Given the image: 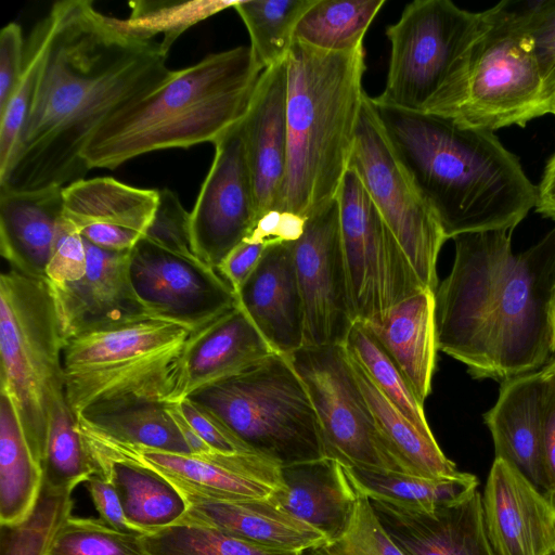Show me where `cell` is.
I'll return each mask as SVG.
<instances>
[{"instance_id":"obj_1","label":"cell","mask_w":555,"mask_h":555,"mask_svg":"<svg viewBox=\"0 0 555 555\" xmlns=\"http://www.w3.org/2000/svg\"><path fill=\"white\" fill-rule=\"evenodd\" d=\"M42 69L0 189L66 186L89 171L82 153L119 108L171 74L159 41L131 33L89 0L55 2L42 18Z\"/></svg>"},{"instance_id":"obj_2","label":"cell","mask_w":555,"mask_h":555,"mask_svg":"<svg viewBox=\"0 0 555 555\" xmlns=\"http://www.w3.org/2000/svg\"><path fill=\"white\" fill-rule=\"evenodd\" d=\"M512 233L454 236L451 271L435 291L438 350L473 378L502 383L541 371L555 353V227L518 254Z\"/></svg>"},{"instance_id":"obj_3","label":"cell","mask_w":555,"mask_h":555,"mask_svg":"<svg viewBox=\"0 0 555 555\" xmlns=\"http://www.w3.org/2000/svg\"><path fill=\"white\" fill-rule=\"evenodd\" d=\"M373 104L392 149L448 240L470 232L514 231L535 208L538 186L494 131Z\"/></svg>"},{"instance_id":"obj_4","label":"cell","mask_w":555,"mask_h":555,"mask_svg":"<svg viewBox=\"0 0 555 555\" xmlns=\"http://www.w3.org/2000/svg\"><path fill=\"white\" fill-rule=\"evenodd\" d=\"M263 72L246 46L172 70L95 131L82 153L88 169H115L154 151L214 144L245 117Z\"/></svg>"},{"instance_id":"obj_5","label":"cell","mask_w":555,"mask_h":555,"mask_svg":"<svg viewBox=\"0 0 555 555\" xmlns=\"http://www.w3.org/2000/svg\"><path fill=\"white\" fill-rule=\"evenodd\" d=\"M287 62V164L272 210L308 218L339 194L365 92V52L294 40Z\"/></svg>"},{"instance_id":"obj_6","label":"cell","mask_w":555,"mask_h":555,"mask_svg":"<svg viewBox=\"0 0 555 555\" xmlns=\"http://www.w3.org/2000/svg\"><path fill=\"white\" fill-rule=\"evenodd\" d=\"M487 14L449 0H415L386 30L390 57L377 104L454 119L462 106L475 47Z\"/></svg>"},{"instance_id":"obj_7","label":"cell","mask_w":555,"mask_h":555,"mask_svg":"<svg viewBox=\"0 0 555 555\" xmlns=\"http://www.w3.org/2000/svg\"><path fill=\"white\" fill-rule=\"evenodd\" d=\"M192 334L149 317L66 340L64 389L74 417L90 406L121 400L173 402Z\"/></svg>"},{"instance_id":"obj_8","label":"cell","mask_w":555,"mask_h":555,"mask_svg":"<svg viewBox=\"0 0 555 555\" xmlns=\"http://www.w3.org/2000/svg\"><path fill=\"white\" fill-rule=\"evenodd\" d=\"M62 334L48 280L0 276V377L30 452L42 464L54 400L65 393Z\"/></svg>"},{"instance_id":"obj_9","label":"cell","mask_w":555,"mask_h":555,"mask_svg":"<svg viewBox=\"0 0 555 555\" xmlns=\"http://www.w3.org/2000/svg\"><path fill=\"white\" fill-rule=\"evenodd\" d=\"M186 399L282 466L324 457L317 413L287 356L275 352Z\"/></svg>"},{"instance_id":"obj_10","label":"cell","mask_w":555,"mask_h":555,"mask_svg":"<svg viewBox=\"0 0 555 555\" xmlns=\"http://www.w3.org/2000/svg\"><path fill=\"white\" fill-rule=\"evenodd\" d=\"M485 11L487 28L475 47L466 95L454 119L491 131L524 127L545 115L544 79L532 37L507 0Z\"/></svg>"},{"instance_id":"obj_11","label":"cell","mask_w":555,"mask_h":555,"mask_svg":"<svg viewBox=\"0 0 555 555\" xmlns=\"http://www.w3.org/2000/svg\"><path fill=\"white\" fill-rule=\"evenodd\" d=\"M349 169L361 180L418 279L435 292L437 260L448 238L392 149L369 95L362 104Z\"/></svg>"},{"instance_id":"obj_12","label":"cell","mask_w":555,"mask_h":555,"mask_svg":"<svg viewBox=\"0 0 555 555\" xmlns=\"http://www.w3.org/2000/svg\"><path fill=\"white\" fill-rule=\"evenodd\" d=\"M287 358L317 413L324 457L346 468L403 474L378 430L344 346H302Z\"/></svg>"},{"instance_id":"obj_13","label":"cell","mask_w":555,"mask_h":555,"mask_svg":"<svg viewBox=\"0 0 555 555\" xmlns=\"http://www.w3.org/2000/svg\"><path fill=\"white\" fill-rule=\"evenodd\" d=\"M341 240L354 321L377 319L408 297L428 289L350 169L339 194Z\"/></svg>"},{"instance_id":"obj_14","label":"cell","mask_w":555,"mask_h":555,"mask_svg":"<svg viewBox=\"0 0 555 555\" xmlns=\"http://www.w3.org/2000/svg\"><path fill=\"white\" fill-rule=\"evenodd\" d=\"M129 275L150 317L179 324L192 333L237 305L236 293L217 270L143 236L130 250Z\"/></svg>"},{"instance_id":"obj_15","label":"cell","mask_w":555,"mask_h":555,"mask_svg":"<svg viewBox=\"0 0 555 555\" xmlns=\"http://www.w3.org/2000/svg\"><path fill=\"white\" fill-rule=\"evenodd\" d=\"M78 429L89 450L147 466L178 490L223 500H268L284 491L282 465L257 453L178 454L125 444Z\"/></svg>"},{"instance_id":"obj_16","label":"cell","mask_w":555,"mask_h":555,"mask_svg":"<svg viewBox=\"0 0 555 555\" xmlns=\"http://www.w3.org/2000/svg\"><path fill=\"white\" fill-rule=\"evenodd\" d=\"M305 311V345H343L353 322L338 196L306 218L292 242Z\"/></svg>"},{"instance_id":"obj_17","label":"cell","mask_w":555,"mask_h":555,"mask_svg":"<svg viewBox=\"0 0 555 555\" xmlns=\"http://www.w3.org/2000/svg\"><path fill=\"white\" fill-rule=\"evenodd\" d=\"M214 145L211 167L190 212V229L196 257L217 270L250 234L258 214L242 120Z\"/></svg>"},{"instance_id":"obj_18","label":"cell","mask_w":555,"mask_h":555,"mask_svg":"<svg viewBox=\"0 0 555 555\" xmlns=\"http://www.w3.org/2000/svg\"><path fill=\"white\" fill-rule=\"evenodd\" d=\"M83 243V278L63 287L50 285L65 341L150 317L131 284L130 251L102 249L85 238Z\"/></svg>"},{"instance_id":"obj_19","label":"cell","mask_w":555,"mask_h":555,"mask_svg":"<svg viewBox=\"0 0 555 555\" xmlns=\"http://www.w3.org/2000/svg\"><path fill=\"white\" fill-rule=\"evenodd\" d=\"M481 504L495 555H551L555 550V505L508 462L494 459Z\"/></svg>"},{"instance_id":"obj_20","label":"cell","mask_w":555,"mask_h":555,"mask_svg":"<svg viewBox=\"0 0 555 555\" xmlns=\"http://www.w3.org/2000/svg\"><path fill=\"white\" fill-rule=\"evenodd\" d=\"M158 202L159 190L111 177L82 178L63 188V217L89 243L130 251L151 224Z\"/></svg>"},{"instance_id":"obj_21","label":"cell","mask_w":555,"mask_h":555,"mask_svg":"<svg viewBox=\"0 0 555 555\" xmlns=\"http://www.w3.org/2000/svg\"><path fill=\"white\" fill-rule=\"evenodd\" d=\"M370 501L383 528L405 555H495L478 490L462 502L429 511Z\"/></svg>"},{"instance_id":"obj_22","label":"cell","mask_w":555,"mask_h":555,"mask_svg":"<svg viewBox=\"0 0 555 555\" xmlns=\"http://www.w3.org/2000/svg\"><path fill=\"white\" fill-rule=\"evenodd\" d=\"M236 296L275 352L288 356L305 345L304 302L292 242L268 246Z\"/></svg>"},{"instance_id":"obj_23","label":"cell","mask_w":555,"mask_h":555,"mask_svg":"<svg viewBox=\"0 0 555 555\" xmlns=\"http://www.w3.org/2000/svg\"><path fill=\"white\" fill-rule=\"evenodd\" d=\"M286 59L264 69L250 106L242 119L258 219L273 209L286 171Z\"/></svg>"},{"instance_id":"obj_24","label":"cell","mask_w":555,"mask_h":555,"mask_svg":"<svg viewBox=\"0 0 555 555\" xmlns=\"http://www.w3.org/2000/svg\"><path fill=\"white\" fill-rule=\"evenodd\" d=\"M275 353L237 305L190 337L181 358L175 401L235 375Z\"/></svg>"},{"instance_id":"obj_25","label":"cell","mask_w":555,"mask_h":555,"mask_svg":"<svg viewBox=\"0 0 555 555\" xmlns=\"http://www.w3.org/2000/svg\"><path fill=\"white\" fill-rule=\"evenodd\" d=\"M483 422L492 436L494 459L515 466L545 494L542 370L502 382Z\"/></svg>"},{"instance_id":"obj_26","label":"cell","mask_w":555,"mask_h":555,"mask_svg":"<svg viewBox=\"0 0 555 555\" xmlns=\"http://www.w3.org/2000/svg\"><path fill=\"white\" fill-rule=\"evenodd\" d=\"M179 491L188 502V511L180 521L217 528L281 551L304 553L328 541L321 531L294 517L272 499L223 500Z\"/></svg>"},{"instance_id":"obj_27","label":"cell","mask_w":555,"mask_h":555,"mask_svg":"<svg viewBox=\"0 0 555 555\" xmlns=\"http://www.w3.org/2000/svg\"><path fill=\"white\" fill-rule=\"evenodd\" d=\"M63 188L0 189V253L11 270L47 280L46 270L63 216Z\"/></svg>"},{"instance_id":"obj_28","label":"cell","mask_w":555,"mask_h":555,"mask_svg":"<svg viewBox=\"0 0 555 555\" xmlns=\"http://www.w3.org/2000/svg\"><path fill=\"white\" fill-rule=\"evenodd\" d=\"M362 323L423 404L431 391L438 351L435 292L423 289L400 301L382 317Z\"/></svg>"},{"instance_id":"obj_29","label":"cell","mask_w":555,"mask_h":555,"mask_svg":"<svg viewBox=\"0 0 555 555\" xmlns=\"http://www.w3.org/2000/svg\"><path fill=\"white\" fill-rule=\"evenodd\" d=\"M286 489L272 500L284 511L321 531L327 540L346 527L357 489L339 462L319 460L282 466Z\"/></svg>"},{"instance_id":"obj_30","label":"cell","mask_w":555,"mask_h":555,"mask_svg":"<svg viewBox=\"0 0 555 555\" xmlns=\"http://www.w3.org/2000/svg\"><path fill=\"white\" fill-rule=\"evenodd\" d=\"M95 472L115 487L127 520L143 534L177 524L188 511L182 493L158 472L89 450Z\"/></svg>"},{"instance_id":"obj_31","label":"cell","mask_w":555,"mask_h":555,"mask_svg":"<svg viewBox=\"0 0 555 555\" xmlns=\"http://www.w3.org/2000/svg\"><path fill=\"white\" fill-rule=\"evenodd\" d=\"M167 405L166 401L144 399L115 401L86 409L76 422L116 442L192 454Z\"/></svg>"},{"instance_id":"obj_32","label":"cell","mask_w":555,"mask_h":555,"mask_svg":"<svg viewBox=\"0 0 555 555\" xmlns=\"http://www.w3.org/2000/svg\"><path fill=\"white\" fill-rule=\"evenodd\" d=\"M349 360L378 430L402 473L425 478L457 474L456 465L444 455L435 437L420 431L383 395L361 366L350 357Z\"/></svg>"},{"instance_id":"obj_33","label":"cell","mask_w":555,"mask_h":555,"mask_svg":"<svg viewBox=\"0 0 555 555\" xmlns=\"http://www.w3.org/2000/svg\"><path fill=\"white\" fill-rule=\"evenodd\" d=\"M43 483L10 397L0 391V525L23 521L33 512Z\"/></svg>"},{"instance_id":"obj_34","label":"cell","mask_w":555,"mask_h":555,"mask_svg":"<svg viewBox=\"0 0 555 555\" xmlns=\"http://www.w3.org/2000/svg\"><path fill=\"white\" fill-rule=\"evenodd\" d=\"M346 472L352 486L369 499L415 509L429 511L462 502L479 486L475 475L463 472L441 478L354 468H346Z\"/></svg>"},{"instance_id":"obj_35","label":"cell","mask_w":555,"mask_h":555,"mask_svg":"<svg viewBox=\"0 0 555 555\" xmlns=\"http://www.w3.org/2000/svg\"><path fill=\"white\" fill-rule=\"evenodd\" d=\"M385 0H317L299 21L294 40L334 53L363 48V38Z\"/></svg>"},{"instance_id":"obj_36","label":"cell","mask_w":555,"mask_h":555,"mask_svg":"<svg viewBox=\"0 0 555 555\" xmlns=\"http://www.w3.org/2000/svg\"><path fill=\"white\" fill-rule=\"evenodd\" d=\"M315 1H235L233 9L248 30L254 56L264 69L287 57L298 23Z\"/></svg>"},{"instance_id":"obj_37","label":"cell","mask_w":555,"mask_h":555,"mask_svg":"<svg viewBox=\"0 0 555 555\" xmlns=\"http://www.w3.org/2000/svg\"><path fill=\"white\" fill-rule=\"evenodd\" d=\"M41 467L43 485L59 490H74L95 473L65 393L54 400L51 409Z\"/></svg>"},{"instance_id":"obj_38","label":"cell","mask_w":555,"mask_h":555,"mask_svg":"<svg viewBox=\"0 0 555 555\" xmlns=\"http://www.w3.org/2000/svg\"><path fill=\"white\" fill-rule=\"evenodd\" d=\"M343 346L373 384L420 431L434 436L423 404L364 323L353 322Z\"/></svg>"},{"instance_id":"obj_39","label":"cell","mask_w":555,"mask_h":555,"mask_svg":"<svg viewBox=\"0 0 555 555\" xmlns=\"http://www.w3.org/2000/svg\"><path fill=\"white\" fill-rule=\"evenodd\" d=\"M150 555H302V552L266 547L217 528L179 521L142 535Z\"/></svg>"},{"instance_id":"obj_40","label":"cell","mask_w":555,"mask_h":555,"mask_svg":"<svg viewBox=\"0 0 555 555\" xmlns=\"http://www.w3.org/2000/svg\"><path fill=\"white\" fill-rule=\"evenodd\" d=\"M72 492L42 483L27 518L13 525H0V555H47L55 533L72 515Z\"/></svg>"},{"instance_id":"obj_41","label":"cell","mask_w":555,"mask_h":555,"mask_svg":"<svg viewBox=\"0 0 555 555\" xmlns=\"http://www.w3.org/2000/svg\"><path fill=\"white\" fill-rule=\"evenodd\" d=\"M235 1H135L130 2L131 13L122 20L124 25L138 37L159 41L168 53L177 38L194 24L224 10L233 8Z\"/></svg>"},{"instance_id":"obj_42","label":"cell","mask_w":555,"mask_h":555,"mask_svg":"<svg viewBox=\"0 0 555 555\" xmlns=\"http://www.w3.org/2000/svg\"><path fill=\"white\" fill-rule=\"evenodd\" d=\"M47 46V31L40 20L26 43L25 64L20 82L0 113V177H2L18 144L37 91Z\"/></svg>"},{"instance_id":"obj_43","label":"cell","mask_w":555,"mask_h":555,"mask_svg":"<svg viewBox=\"0 0 555 555\" xmlns=\"http://www.w3.org/2000/svg\"><path fill=\"white\" fill-rule=\"evenodd\" d=\"M47 555H150L142 535L113 529L100 518L69 516L55 533Z\"/></svg>"},{"instance_id":"obj_44","label":"cell","mask_w":555,"mask_h":555,"mask_svg":"<svg viewBox=\"0 0 555 555\" xmlns=\"http://www.w3.org/2000/svg\"><path fill=\"white\" fill-rule=\"evenodd\" d=\"M351 516L344 530L302 555H405L379 522L370 499L357 490Z\"/></svg>"},{"instance_id":"obj_45","label":"cell","mask_w":555,"mask_h":555,"mask_svg":"<svg viewBox=\"0 0 555 555\" xmlns=\"http://www.w3.org/2000/svg\"><path fill=\"white\" fill-rule=\"evenodd\" d=\"M143 237L171 253L198 259L192 246L190 212L168 189L159 190L155 216Z\"/></svg>"},{"instance_id":"obj_46","label":"cell","mask_w":555,"mask_h":555,"mask_svg":"<svg viewBox=\"0 0 555 555\" xmlns=\"http://www.w3.org/2000/svg\"><path fill=\"white\" fill-rule=\"evenodd\" d=\"M87 255L83 238L67 220L60 219L46 276L52 287H63L83 278Z\"/></svg>"},{"instance_id":"obj_47","label":"cell","mask_w":555,"mask_h":555,"mask_svg":"<svg viewBox=\"0 0 555 555\" xmlns=\"http://www.w3.org/2000/svg\"><path fill=\"white\" fill-rule=\"evenodd\" d=\"M508 4L532 37L544 79L555 60V0L508 1Z\"/></svg>"},{"instance_id":"obj_48","label":"cell","mask_w":555,"mask_h":555,"mask_svg":"<svg viewBox=\"0 0 555 555\" xmlns=\"http://www.w3.org/2000/svg\"><path fill=\"white\" fill-rule=\"evenodd\" d=\"M23 31L17 23L7 24L0 31V113L11 100L25 64Z\"/></svg>"},{"instance_id":"obj_49","label":"cell","mask_w":555,"mask_h":555,"mask_svg":"<svg viewBox=\"0 0 555 555\" xmlns=\"http://www.w3.org/2000/svg\"><path fill=\"white\" fill-rule=\"evenodd\" d=\"M178 404L190 425L212 451L223 454L256 453L219 421L189 399L185 398Z\"/></svg>"},{"instance_id":"obj_50","label":"cell","mask_w":555,"mask_h":555,"mask_svg":"<svg viewBox=\"0 0 555 555\" xmlns=\"http://www.w3.org/2000/svg\"><path fill=\"white\" fill-rule=\"evenodd\" d=\"M542 426L547 480L545 495L555 505V358L542 369Z\"/></svg>"},{"instance_id":"obj_51","label":"cell","mask_w":555,"mask_h":555,"mask_svg":"<svg viewBox=\"0 0 555 555\" xmlns=\"http://www.w3.org/2000/svg\"><path fill=\"white\" fill-rule=\"evenodd\" d=\"M86 485L103 522L125 533L144 535L127 520L117 491L105 476L95 472L89 477Z\"/></svg>"},{"instance_id":"obj_52","label":"cell","mask_w":555,"mask_h":555,"mask_svg":"<svg viewBox=\"0 0 555 555\" xmlns=\"http://www.w3.org/2000/svg\"><path fill=\"white\" fill-rule=\"evenodd\" d=\"M270 245L244 240L223 259L217 271L236 293L253 273Z\"/></svg>"},{"instance_id":"obj_53","label":"cell","mask_w":555,"mask_h":555,"mask_svg":"<svg viewBox=\"0 0 555 555\" xmlns=\"http://www.w3.org/2000/svg\"><path fill=\"white\" fill-rule=\"evenodd\" d=\"M535 210L555 221V153L547 160L543 177L538 185Z\"/></svg>"},{"instance_id":"obj_54","label":"cell","mask_w":555,"mask_h":555,"mask_svg":"<svg viewBox=\"0 0 555 555\" xmlns=\"http://www.w3.org/2000/svg\"><path fill=\"white\" fill-rule=\"evenodd\" d=\"M555 90V60L546 70L544 75V114H545V104L550 95Z\"/></svg>"},{"instance_id":"obj_55","label":"cell","mask_w":555,"mask_h":555,"mask_svg":"<svg viewBox=\"0 0 555 555\" xmlns=\"http://www.w3.org/2000/svg\"><path fill=\"white\" fill-rule=\"evenodd\" d=\"M545 114L555 115V90L553 91V93L550 95V98L546 101Z\"/></svg>"},{"instance_id":"obj_56","label":"cell","mask_w":555,"mask_h":555,"mask_svg":"<svg viewBox=\"0 0 555 555\" xmlns=\"http://www.w3.org/2000/svg\"><path fill=\"white\" fill-rule=\"evenodd\" d=\"M553 326H554V349H555V296H554V304H553Z\"/></svg>"},{"instance_id":"obj_57","label":"cell","mask_w":555,"mask_h":555,"mask_svg":"<svg viewBox=\"0 0 555 555\" xmlns=\"http://www.w3.org/2000/svg\"><path fill=\"white\" fill-rule=\"evenodd\" d=\"M551 555H555V550L553 551V553Z\"/></svg>"}]
</instances>
